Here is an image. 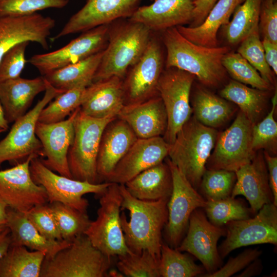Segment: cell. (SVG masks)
Listing matches in <instances>:
<instances>
[{"mask_svg":"<svg viewBox=\"0 0 277 277\" xmlns=\"http://www.w3.org/2000/svg\"><path fill=\"white\" fill-rule=\"evenodd\" d=\"M122 196V209L129 212L128 220L121 214V226L126 244L131 251H147L160 259L163 244L162 231L168 220L169 199L145 201L132 196L124 184H119Z\"/></svg>","mask_w":277,"mask_h":277,"instance_id":"obj_1","label":"cell"},{"mask_svg":"<svg viewBox=\"0 0 277 277\" xmlns=\"http://www.w3.org/2000/svg\"><path fill=\"white\" fill-rule=\"evenodd\" d=\"M162 40L167 51L166 68H175L193 74L208 87H217L225 79L224 56L230 50L226 46L207 47L184 37L176 27L163 31Z\"/></svg>","mask_w":277,"mask_h":277,"instance_id":"obj_2","label":"cell"},{"mask_svg":"<svg viewBox=\"0 0 277 277\" xmlns=\"http://www.w3.org/2000/svg\"><path fill=\"white\" fill-rule=\"evenodd\" d=\"M152 32L143 24L128 18L114 25L109 24L107 44L92 83L114 76L123 80L143 54Z\"/></svg>","mask_w":277,"mask_h":277,"instance_id":"obj_3","label":"cell"},{"mask_svg":"<svg viewBox=\"0 0 277 277\" xmlns=\"http://www.w3.org/2000/svg\"><path fill=\"white\" fill-rule=\"evenodd\" d=\"M217 135L215 128L202 124L191 116L170 145L169 159L196 190L200 187Z\"/></svg>","mask_w":277,"mask_h":277,"instance_id":"obj_4","label":"cell"},{"mask_svg":"<svg viewBox=\"0 0 277 277\" xmlns=\"http://www.w3.org/2000/svg\"><path fill=\"white\" fill-rule=\"evenodd\" d=\"M112 257L95 247L85 234L51 258H45L39 277L108 276Z\"/></svg>","mask_w":277,"mask_h":277,"instance_id":"obj_5","label":"cell"},{"mask_svg":"<svg viewBox=\"0 0 277 277\" xmlns=\"http://www.w3.org/2000/svg\"><path fill=\"white\" fill-rule=\"evenodd\" d=\"M116 117L95 118L85 114L80 108L74 122L73 142L68 153L72 179L100 183L96 160L101 136L107 124Z\"/></svg>","mask_w":277,"mask_h":277,"instance_id":"obj_6","label":"cell"},{"mask_svg":"<svg viewBox=\"0 0 277 277\" xmlns=\"http://www.w3.org/2000/svg\"><path fill=\"white\" fill-rule=\"evenodd\" d=\"M97 217L85 232L93 245L105 255L113 257L131 252L121 222L122 196L118 184L111 183L100 196Z\"/></svg>","mask_w":277,"mask_h":277,"instance_id":"obj_7","label":"cell"},{"mask_svg":"<svg viewBox=\"0 0 277 277\" xmlns=\"http://www.w3.org/2000/svg\"><path fill=\"white\" fill-rule=\"evenodd\" d=\"M46 84L43 98L32 109L13 122L7 135L0 141V165L5 162L15 165L30 155L44 157L42 145L35 134L36 125L43 109L63 93L46 80Z\"/></svg>","mask_w":277,"mask_h":277,"instance_id":"obj_8","label":"cell"},{"mask_svg":"<svg viewBox=\"0 0 277 277\" xmlns=\"http://www.w3.org/2000/svg\"><path fill=\"white\" fill-rule=\"evenodd\" d=\"M30 171L35 183L45 189L48 203L60 202L84 212H87L89 206L84 195L94 193L100 196L111 184L107 182L93 184L56 174L46 167L39 157L31 160Z\"/></svg>","mask_w":277,"mask_h":277,"instance_id":"obj_9","label":"cell"},{"mask_svg":"<svg viewBox=\"0 0 277 277\" xmlns=\"http://www.w3.org/2000/svg\"><path fill=\"white\" fill-rule=\"evenodd\" d=\"M194 78L193 74L186 71L166 68L159 78L157 91L167 116V126L163 137L170 145L191 116L193 111L189 98Z\"/></svg>","mask_w":277,"mask_h":277,"instance_id":"obj_10","label":"cell"},{"mask_svg":"<svg viewBox=\"0 0 277 277\" xmlns=\"http://www.w3.org/2000/svg\"><path fill=\"white\" fill-rule=\"evenodd\" d=\"M253 125L240 111L234 122L218 134L206 165L207 169H224L235 172L250 163L256 152L252 147Z\"/></svg>","mask_w":277,"mask_h":277,"instance_id":"obj_11","label":"cell"},{"mask_svg":"<svg viewBox=\"0 0 277 277\" xmlns=\"http://www.w3.org/2000/svg\"><path fill=\"white\" fill-rule=\"evenodd\" d=\"M173 187L167 203L168 220L165 226L166 239L170 247L176 248L186 231L190 216L197 208H203L206 200L168 159Z\"/></svg>","mask_w":277,"mask_h":277,"instance_id":"obj_12","label":"cell"},{"mask_svg":"<svg viewBox=\"0 0 277 277\" xmlns=\"http://www.w3.org/2000/svg\"><path fill=\"white\" fill-rule=\"evenodd\" d=\"M265 204L254 217L227 223L226 239L218 248L221 259L235 249L256 244H277V208Z\"/></svg>","mask_w":277,"mask_h":277,"instance_id":"obj_13","label":"cell"},{"mask_svg":"<svg viewBox=\"0 0 277 277\" xmlns=\"http://www.w3.org/2000/svg\"><path fill=\"white\" fill-rule=\"evenodd\" d=\"M163 70L161 47L151 36L143 54L123 80L125 105L141 103L159 95L157 84Z\"/></svg>","mask_w":277,"mask_h":277,"instance_id":"obj_14","label":"cell"},{"mask_svg":"<svg viewBox=\"0 0 277 277\" xmlns=\"http://www.w3.org/2000/svg\"><path fill=\"white\" fill-rule=\"evenodd\" d=\"M109 24L83 32L81 35L57 50L35 54L31 57L28 62L43 76L84 60L105 49L108 42Z\"/></svg>","mask_w":277,"mask_h":277,"instance_id":"obj_15","label":"cell"},{"mask_svg":"<svg viewBox=\"0 0 277 277\" xmlns=\"http://www.w3.org/2000/svg\"><path fill=\"white\" fill-rule=\"evenodd\" d=\"M187 230L176 249L200 260L207 271L205 273L214 272L222 262L217 244L221 236L226 235V229L212 224L204 211L197 208L190 216Z\"/></svg>","mask_w":277,"mask_h":277,"instance_id":"obj_16","label":"cell"},{"mask_svg":"<svg viewBox=\"0 0 277 277\" xmlns=\"http://www.w3.org/2000/svg\"><path fill=\"white\" fill-rule=\"evenodd\" d=\"M35 157L37 156L30 155L11 168L0 170V197L9 208L24 213L48 203L45 189L31 176L30 164Z\"/></svg>","mask_w":277,"mask_h":277,"instance_id":"obj_17","label":"cell"},{"mask_svg":"<svg viewBox=\"0 0 277 277\" xmlns=\"http://www.w3.org/2000/svg\"><path fill=\"white\" fill-rule=\"evenodd\" d=\"M80 107L68 118L51 123L37 122L35 134L43 149V163L52 171L72 178L68 162V153L74 136V122Z\"/></svg>","mask_w":277,"mask_h":277,"instance_id":"obj_18","label":"cell"},{"mask_svg":"<svg viewBox=\"0 0 277 277\" xmlns=\"http://www.w3.org/2000/svg\"><path fill=\"white\" fill-rule=\"evenodd\" d=\"M142 0H87L73 14L52 39L95 27L109 24L124 18H129Z\"/></svg>","mask_w":277,"mask_h":277,"instance_id":"obj_19","label":"cell"},{"mask_svg":"<svg viewBox=\"0 0 277 277\" xmlns=\"http://www.w3.org/2000/svg\"><path fill=\"white\" fill-rule=\"evenodd\" d=\"M55 25L54 19L37 12L22 16L0 17V62L8 51L23 42H35L48 49V38Z\"/></svg>","mask_w":277,"mask_h":277,"instance_id":"obj_20","label":"cell"},{"mask_svg":"<svg viewBox=\"0 0 277 277\" xmlns=\"http://www.w3.org/2000/svg\"><path fill=\"white\" fill-rule=\"evenodd\" d=\"M169 148L170 144L163 136L137 138L106 182L125 184L142 171L163 162Z\"/></svg>","mask_w":277,"mask_h":277,"instance_id":"obj_21","label":"cell"},{"mask_svg":"<svg viewBox=\"0 0 277 277\" xmlns=\"http://www.w3.org/2000/svg\"><path fill=\"white\" fill-rule=\"evenodd\" d=\"M236 181L231 197L244 196L253 213H257L265 204L273 203L269 183L268 170L263 152H256L253 160L235 172Z\"/></svg>","mask_w":277,"mask_h":277,"instance_id":"obj_22","label":"cell"},{"mask_svg":"<svg viewBox=\"0 0 277 277\" xmlns=\"http://www.w3.org/2000/svg\"><path fill=\"white\" fill-rule=\"evenodd\" d=\"M194 0H154L150 5L138 7L129 19L140 23L152 32L191 23Z\"/></svg>","mask_w":277,"mask_h":277,"instance_id":"obj_23","label":"cell"},{"mask_svg":"<svg viewBox=\"0 0 277 277\" xmlns=\"http://www.w3.org/2000/svg\"><path fill=\"white\" fill-rule=\"evenodd\" d=\"M137 139L123 120L117 117L109 122L102 133L96 160L100 183L111 175L115 166Z\"/></svg>","mask_w":277,"mask_h":277,"instance_id":"obj_24","label":"cell"},{"mask_svg":"<svg viewBox=\"0 0 277 277\" xmlns=\"http://www.w3.org/2000/svg\"><path fill=\"white\" fill-rule=\"evenodd\" d=\"M117 117L126 122L139 138L162 136L167 126L166 109L159 95L141 103L125 105Z\"/></svg>","mask_w":277,"mask_h":277,"instance_id":"obj_25","label":"cell"},{"mask_svg":"<svg viewBox=\"0 0 277 277\" xmlns=\"http://www.w3.org/2000/svg\"><path fill=\"white\" fill-rule=\"evenodd\" d=\"M123 80L114 76L92 83L86 88L80 110L95 118L117 116L125 105Z\"/></svg>","mask_w":277,"mask_h":277,"instance_id":"obj_26","label":"cell"},{"mask_svg":"<svg viewBox=\"0 0 277 277\" xmlns=\"http://www.w3.org/2000/svg\"><path fill=\"white\" fill-rule=\"evenodd\" d=\"M46 88L43 76L32 79L19 76L0 82V102L8 123L24 115L34 98Z\"/></svg>","mask_w":277,"mask_h":277,"instance_id":"obj_27","label":"cell"},{"mask_svg":"<svg viewBox=\"0 0 277 277\" xmlns=\"http://www.w3.org/2000/svg\"><path fill=\"white\" fill-rule=\"evenodd\" d=\"M6 225L11 233L12 245H21L31 250L44 252L51 258L71 242L54 241L43 236L27 219L25 213L9 207L7 211Z\"/></svg>","mask_w":277,"mask_h":277,"instance_id":"obj_28","label":"cell"},{"mask_svg":"<svg viewBox=\"0 0 277 277\" xmlns=\"http://www.w3.org/2000/svg\"><path fill=\"white\" fill-rule=\"evenodd\" d=\"M133 197L141 200L169 199L173 187L171 172L164 161L137 174L124 184Z\"/></svg>","mask_w":277,"mask_h":277,"instance_id":"obj_29","label":"cell"},{"mask_svg":"<svg viewBox=\"0 0 277 277\" xmlns=\"http://www.w3.org/2000/svg\"><path fill=\"white\" fill-rule=\"evenodd\" d=\"M244 1L218 0L199 26H179L176 28L184 37L195 44L207 47H217L219 28L229 23L235 8Z\"/></svg>","mask_w":277,"mask_h":277,"instance_id":"obj_30","label":"cell"},{"mask_svg":"<svg viewBox=\"0 0 277 277\" xmlns=\"http://www.w3.org/2000/svg\"><path fill=\"white\" fill-rule=\"evenodd\" d=\"M103 51L52 71L43 76L51 85L62 92L80 85L89 86L92 83Z\"/></svg>","mask_w":277,"mask_h":277,"instance_id":"obj_31","label":"cell"},{"mask_svg":"<svg viewBox=\"0 0 277 277\" xmlns=\"http://www.w3.org/2000/svg\"><path fill=\"white\" fill-rule=\"evenodd\" d=\"M46 254L11 244L0 260V277H39Z\"/></svg>","mask_w":277,"mask_h":277,"instance_id":"obj_32","label":"cell"},{"mask_svg":"<svg viewBox=\"0 0 277 277\" xmlns=\"http://www.w3.org/2000/svg\"><path fill=\"white\" fill-rule=\"evenodd\" d=\"M222 97L236 104L241 111L254 125L264 111L266 91L251 88L246 85L231 80L220 91Z\"/></svg>","mask_w":277,"mask_h":277,"instance_id":"obj_33","label":"cell"},{"mask_svg":"<svg viewBox=\"0 0 277 277\" xmlns=\"http://www.w3.org/2000/svg\"><path fill=\"white\" fill-rule=\"evenodd\" d=\"M192 109L199 122L213 128L225 123L235 111L226 100L202 88L196 91Z\"/></svg>","mask_w":277,"mask_h":277,"instance_id":"obj_34","label":"cell"},{"mask_svg":"<svg viewBox=\"0 0 277 277\" xmlns=\"http://www.w3.org/2000/svg\"><path fill=\"white\" fill-rule=\"evenodd\" d=\"M263 0H244L234 10L231 21L223 26L224 34L231 45L240 43L254 30L259 27Z\"/></svg>","mask_w":277,"mask_h":277,"instance_id":"obj_35","label":"cell"},{"mask_svg":"<svg viewBox=\"0 0 277 277\" xmlns=\"http://www.w3.org/2000/svg\"><path fill=\"white\" fill-rule=\"evenodd\" d=\"M160 277L201 276L204 267L196 264L188 255L163 243L159 263Z\"/></svg>","mask_w":277,"mask_h":277,"instance_id":"obj_36","label":"cell"},{"mask_svg":"<svg viewBox=\"0 0 277 277\" xmlns=\"http://www.w3.org/2000/svg\"><path fill=\"white\" fill-rule=\"evenodd\" d=\"M48 205L63 240L71 242L85 233L91 221L87 212L57 202L48 203Z\"/></svg>","mask_w":277,"mask_h":277,"instance_id":"obj_37","label":"cell"},{"mask_svg":"<svg viewBox=\"0 0 277 277\" xmlns=\"http://www.w3.org/2000/svg\"><path fill=\"white\" fill-rule=\"evenodd\" d=\"M87 86L85 84L80 85L56 96L41 111L38 122L51 123L66 119L81 106Z\"/></svg>","mask_w":277,"mask_h":277,"instance_id":"obj_38","label":"cell"},{"mask_svg":"<svg viewBox=\"0 0 277 277\" xmlns=\"http://www.w3.org/2000/svg\"><path fill=\"white\" fill-rule=\"evenodd\" d=\"M208 220L213 225L222 227L229 222L245 220L253 213L250 208L235 197L230 196L206 201L203 208Z\"/></svg>","mask_w":277,"mask_h":277,"instance_id":"obj_39","label":"cell"},{"mask_svg":"<svg viewBox=\"0 0 277 277\" xmlns=\"http://www.w3.org/2000/svg\"><path fill=\"white\" fill-rule=\"evenodd\" d=\"M222 65L235 81L263 91L271 90L272 84L264 79L258 71L239 53L228 52Z\"/></svg>","mask_w":277,"mask_h":277,"instance_id":"obj_40","label":"cell"},{"mask_svg":"<svg viewBox=\"0 0 277 277\" xmlns=\"http://www.w3.org/2000/svg\"><path fill=\"white\" fill-rule=\"evenodd\" d=\"M119 272L128 277H160L159 259L147 251L132 252L117 256Z\"/></svg>","mask_w":277,"mask_h":277,"instance_id":"obj_41","label":"cell"},{"mask_svg":"<svg viewBox=\"0 0 277 277\" xmlns=\"http://www.w3.org/2000/svg\"><path fill=\"white\" fill-rule=\"evenodd\" d=\"M236 179L234 171L206 169L199 188L206 201L222 199L231 196Z\"/></svg>","mask_w":277,"mask_h":277,"instance_id":"obj_42","label":"cell"},{"mask_svg":"<svg viewBox=\"0 0 277 277\" xmlns=\"http://www.w3.org/2000/svg\"><path fill=\"white\" fill-rule=\"evenodd\" d=\"M238 53L259 71L264 79L271 84L274 83L272 70L266 61L264 47L260 38L259 27L241 42Z\"/></svg>","mask_w":277,"mask_h":277,"instance_id":"obj_43","label":"cell"},{"mask_svg":"<svg viewBox=\"0 0 277 277\" xmlns=\"http://www.w3.org/2000/svg\"><path fill=\"white\" fill-rule=\"evenodd\" d=\"M272 107L267 115L260 122L253 126L252 147L255 152L261 149L276 154L277 142V123L274 113L277 104L276 91L272 98Z\"/></svg>","mask_w":277,"mask_h":277,"instance_id":"obj_44","label":"cell"},{"mask_svg":"<svg viewBox=\"0 0 277 277\" xmlns=\"http://www.w3.org/2000/svg\"><path fill=\"white\" fill-rule=\"evenodd\" d=\"M68 0H0V17L22 16L48 8H63Z\"/></svg>","mask_w":277,"mask_h":277,"instance_id":"obj_45","label":"cell"},{"mask_svg":"<svg viewBox=\"0 0 277 277\" xmlns=\"http://www.w3.org/2000/svg\"><path fill=\"white\" fill-rule=\"evenodd\" d=\"M25 214L45 238L54 241L63 240L48 203L34 206Z\"/></svg>","mask_w":277,"mask_h":277,"instance_id":"obj_46","label":"cell"},{"mask_svg":"<svg viewBox=\"0 0 277 277\" xmlns=\"http://www.w3.org/2000/svg\"><path fill=\"white\" fill-rule=\"evenodd\" d=\"M29 44H17L4 54L0 62V82L20 76L27 62L25 54Z\"/></svg>","mask_w":277,"mask_h":277,"instance_id":"obj_47","label":"cell"},{"mask_svg":"<svg viewBox=\"0 0 277 277\" xmlns=\"http://www.w3.org/2000/svg\"><path fill=\"white\" fill-rule=\"evenodd\" d=\"M262 252L257 248L248 249L234 258H230L226 264L217 270L201 277H229L245 268L250 263L259 258Z\"/></svg>","mask_w":277,"mask_h":277,"instance_id":"obj_48","label":"cell"},{"mask_svg":"<svg viewBox=\"0 0 277 277\" xmlns=\"http://www.w3.org/2000/svg\"><path fill=\"white\" fill-rule=\"evenodd\" d=\"M259 22L263 38L277 43V3L275 1H262Z\"/></svg>","mask_w":277,"mask_h":277,"instance_id":"obj_49","label":"cell"},{"mask_svg":"<svg viewBox=\"0 0 277 277\" xmlns=\"http://www.w3.org/2000/svg\"><path fill=\"white\" fill-rule=\"evenodd\" d=\"M263 154L268 168L269 186L273 197V203L277 206V157L266 151H263Z\"/></svg>","mask_w":277,"mask_h":277,"instance_id":"obj_50","label":"cell"},{"mask_svg":"<svg viewBox=\"0 0 277 277\" xmlns=\"http://www.w3.org/2000/svg\"><path fill=\"white\" fill-rule=\"evenodd\" d=\"M218 0H195L193 1V16L190 27H196L202 24L211 8Z\"/></svg>","mask_w":277,"mask_h":277,"instance_id":"obj_51","label":"cell"},{"mask_svg":"<svg viewBox=\"0 0 277 277\" xmlns=\"http://www.w3.org/2000/svg\"><path fill=\"white\" fill-rule=\"evenodd\" d=\"M266 61L274 73L277 74V43L263 38L262 41Z\"/></svg>","mask_w":277,"mask_h":277,"instance_id":"obj_52","label":"cell"},{"mask_svg":"<svg viewBox=\"0 0 277 277\" xmlns=\"http://www.w3.org/2000/svg\"><path fill=\"white\" fill-rule=\"evenodd\" d=\"M11 244L10 231L8 227L0 231V260L4 256Z\"/></svg>","mask_w":277,"mask_h":277,"instance_id":"obj_53","label":"cell"},{"mask_svg":"<svg viewBox=\"0 0 277 277\" xmlns=\"http://www.w3.org/2000/svg\"><path fill=\"white\" fill-rule=\"evenodd\" d=\"M258 259L250 263L248 267L246 266V269L238 276H251L260 274L262 271V266Z\"/></svg>","mask_w":277,"mask_h":277,"instance_id":"obj_54","label":"cell"},{"mask_svg":"<svg viewBox=\"0 0 277 277\" xmlns=\"http://www.w3.org/2000/svg\"><path fill=\"white\" fill-rule=\"evenodd\" d=\"M8 207L6 203L0 197V224H6L7 211Z\"/></svg>","mask_w":277,"mask_h":277,"instance_id":"obj_55","label":"cell"},{"mask_svg":"<svg viewBox=\"0 0 277 277\" xmlns=\"http://www.w3.org/2000/svg\"><path fill=\"white\" fill-rule=\"evenodd\" d=\"M0 128L7 130L9 128V123L5 118L4 110L0 102Z\"/></svg>","mask_w":277,"mask_h":277,"instance_id":"obj_56","label":"cell"},{"mask_svg":"<svg viewBox=\"0 0 277 277\" xmlns=\"http://www.w3.org/2000/svg\"><path fill=\"white\" fill-rule=\"evenodd\" d=\"M7 227L6 224H0V231L5 229Z\"/></svg>","mask_w":277,"mask_h":277,"instance_id":"obj_57","label":"cell"},{"mask_svg":"<svg viewBox=\"0 0 277 277\" xmlns=\"http://www.w3.org/2000/svg\"><path fill=\"white\" fill-rule=\"evenodd\" d=\"M5 131H6L4 129L0 128V134Z\"/></svg>","mask_w":277,"mask_h":277,"instance_id":"obj_58","label":"cell"},{"mask_svg":"<svg viewBox=\"0 0 277 277\" xmlns=\"http://www.w3.org/2000/svg\"><path fill=\"white\" fill-rule=\"evenodd\" d=\"M273 1H275V0H273Z\"/></svg>","mask_w":277,"mask_h":277,"instance_id":"obj_59","label":"cell"},{"mask_svg":"<svg viewBox=\"0 0 277 277\" xmlns=\"http://www.w3.org/2000/svg\"><path fill=\"white\" fill-rule=\"evenodd\" d=\"M194 1H195V0H194Z\"/></svg>","mask_w":277,"mask_h":277,"instance_id":"obj_60","label":"cell"}]
</instances>
